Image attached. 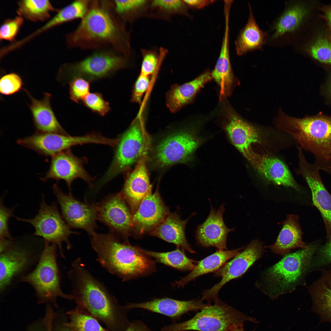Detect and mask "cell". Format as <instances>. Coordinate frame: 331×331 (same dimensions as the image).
<instances>
[{
  "label": "cell",
  "mask_w": 331,
  "mask_h": 331,
  "mask_svg": "<svg viewBox=\"0 0 331 331\" xmlns=\"http://www.w3.org/2000/svg\"><path fill=\"white\" fill-rule=\"evenodd\" d=\"M65 37L69 48L111 50L127 58L130 54L129 34L114 12L112 0H91L78 26Z\"/></svg>",
  "instance_id": "6da1fadb"
},
{
  "label": "cell",
  "mask_w": 331,
  "mask_h": 331,
  "mask_svg": "<svg viewBox=\"0 0 331 331\" xmlns=\"http://www.w3.org/2000/svg\"><path fill=\"white\" fill-rule=\"evenodd\" d=\"M97 260L110 273L123 281L146 276L156 271L155 261L140 248L121 242L112 233L96 232L90 236Z\"/></svg>",
  "instance_id": "7a4b0ae2"
},
{
  "label": "cell",
  "mask_w": 331,
  "mask_h": 331,
  "mask_svg": "<svg viewBox=\"0 0 331 331\" xmlns=\"http://www.w3.org/2000/svg\"><path fill=\"white\" fill-rule=\"evenodd\" d=\"M203 142L192 127L176 124L150 135L147 154L149 171L162 174L175 165L188 163Z\"/></svg>",
  "instance_id": "3957f363"
},
{
  "label": "cell",
  "mask_w": 331,
  "mask_h": 331,
  "mask_svg": "<svg viewBox=\"0 0 331 331\" xmlns=\"http://www.w3.org/2000/svg\"><path fill=\"white\" fill-rule=\"evenodd\" d=\"M275 125L291 135L302 149L311 152L320 170L331 167V116L318 114L297 118L280 112Z\"/></svg>",
  "instance_id": "277c9868"
},
{
  "label": "cell",
  "mask_w": 331,
  "mask_h": 331,
  "mask_svg": "<svg viewBox=\"0 0 331 331\" xmlns=\"http://www.w3.org/2000/svg\"><path fill=\"white\" fill-rule=\"evenodd\" d=\"M72 285L71 294L78 307L113 326L117 320L119 306L104 286L87 269L80 258L72 263L68 274Z\"/></svg>",
  "instance_id": "5b68a950"
},
{
  "label": "cell",
  "mask_w": 331,
  "mask_h": 331,
  "mask_svg": "<svg viewBox=\"0 0 331 331\" xmlns=\"http://www.w3.org/2000/svg\"><path fill=\"white\" fill-rule=\"evenodd\" d=\"M317 244L308 245L295 252L286 254L275 264L263 272L256 285L272 299L292 292L310 270Z\"/></svg>",
  "instance_id": "8992f818"
},
{
  "label": "cell",
  "mask_w": 331,
  "mask_h": 331,
  "mask_svg": "<svg viewBox=\"0 0 331 331\" xmlns=\"http://www.w3.org/2000/svg\"><path fill=\"white\" fill-rule=\"evenodd\" d=\"M44 242L35 267L22 276L20 282L27 283L33 288L39 303L50 302L57 307L58 297L68 300H72L73 298L71 295L64 293L61 289L57 245Z\"/></svg>",
  "instance_id": "52a82bcc"
},
{
  "label": "cell",
  "mask_w": 331,
  "mask_h": 331,
  "mask_svg": "<svg viewBox=\"0 0 331 331\" xmlns=\"http://www.w3.org/2000/svg\"><path fill=\"white\" fill-rule=\"evenodd\" d=\"M145 123L143 117L139 114L120 136L112 161L97 184L98 188L119 174L131 169L143 152L148 149L150 135L146 130Z\"/></svg>",
  "instance_id": "ba28073f"
},
{
  "label": "cell",
  "mask_w": 331,
  "mask_h": 331,
  "mask_svg": "<svg viewBox=\"0 0 331 331\" xmlns=\"http://www.w3.org/2000/svg\"><path fill=\"white\" fill-rule=\"evenodd\" d=\"M196 313L192 318L179 323L164 325L161 331H227L234 325H243L249 321L256 323L253 317L245 315L218 299Z\"/></svg>",
  "instance_id": "9c48e42d"
},
{
  "label": "cell",
  "mask_w": 331,
  "mask_h": 331,
  "mask_svg": "<svg viewBox=\"0 0 331 331\" xmlns=\"http://www.w3.org/2000/svg\"><path fill=\"white\" fill-rule=\"evenodd\" d=\"M127 65V58L111 50H101L81 60L63 64L59 76L66 82L77 78L91 82L110 76Z\"/></svg>",
  "instance_id": "30bf717a"
},
{
  "label": "cell",
  "mask_w": 331,
  "mask_h": 331,
  "mask_svg": "<svg viewBox=\"0 0 331 331\" xmlns=\"http://www.w3.org/2000/svg\"><path fill=\"white\" fill-rule=\"evenodd\" d=\"M17 219L29 223L32 226L35 230L34 235L42 237L44 241L55 244L60 257L63 258L65 257L63 249V243H65L67 248L70 249L72 246L69 239L70 236L72 234H78V233L71 230L59 213L55 203L47 204L43 195L38 212L33 218H17Z\"/></svg>",
  "instance_id": "8fae6325"
},
{
  "label": "cell",
  "mask_w": 331,
  "mask_h": 331,
  "mask_svg": "<svg viewBox=\"0 0 331 331\" xmlns=\"http://www.w3.org/2000/svg\"><path fill=\"white\" fill-rule=\"evenodd\" d=\"M105 138L96 133L74 136L55 133L36 132L17 140L18 144L46 156H52L71 146L87 143L104 144Z\"/></svg>",
  "instance_id": "7c38bea8"
},
{
  "label": "cell",
  "mask_w": 331,
  "mask_h": 331,
  "mask_svg": "<svg viewBox=\"0 0 331 331\" xmlns=\"http://www.w3.org/2000/svg\"><path fill=\"white\" fill-rule=\"evenodd\" d=\"M224 128L232 144L256 170L260 164L262 155L254 152L253 144L262 143V137L258 130L244 120L230 108L224 112Z\"/></svg>",
  "instance_id": "4fadbf2b"
},
{
  "label": "cell",
  "mask_w": 331,
  "mask_h": 331,
  "mask_svg": "<svg viewBox=\"0 0 331 331\" xmlns=\"http://www.w3.org/2000/svg\"><path fill=\"white\" fill-rule=\"evenodd\" d=\"M32 250L14 241L0 251L1 293L5 292L16 278L20 276L21 278L38 262L41 252L34 253Z\"/></svg>",
  "instance_id": "5bb4252c"
},
{
  "label": "cell",
  "mask_w": 331,
  "mask_h": 331,
  "mask_svg": "<svg viewBox=\"0 0 331 331\" xmlns=\"http://www.w3.org/2000/svg\"><path fill=\"white\" fill-rule=\"evenodd\" d=\"M266 247L257 240L252 241L243 251L226 262L216 272L215 276L221 277V281L203 293L201 299L208 304L217 299L218 293L222 287L230 281L243 274L257 260L261 257Z\"/></svg>",
  "instance_id": "9a60e30c"
},
{
  "label": "cell",
  "mask_w": 331,
  "mask_h": 331,
  "mask_svg": "<svg viewBox=\"0 0 331 331\" xmlns=\"http://www.w3.org/2000/svg\"><path fill=\"white\" fill-rule=\"evenodd\" d=\"M94 205L97 219L112 233L127 240L131 234L132 214L120 193L110 195Z\"/></svg>",
  "instance_id": "2e32d148"
},
{
  "label": "cell",
  "mask_w": 331,
  "mask_h": 331,
  "mask_svg": "<svg viewBox=\"0 0 331 331\" xmlns=\"http://www.w3.org/2000/svg\"><path fill=\"white\" fill-rule=\"evenodd\" d=\"M52 189L63 217L69 227L84 230L90 236L95 233L97 218L94 204L81 202L71 192L64 193L56 184H53Z\"/></svg>",
  "instance_id": "e0dca14e"
},
{
  "label": "cell",
  "mask_w": 331,
  "mask_h": 331,
  "mask_svg": "<svg viewBox=\"0 0 331 331\" xmlns=\"http://www.w3.org/2000/svg\"><path fill=\"white\" fill-rule=\"evenodd\" d=\"M298 174L304 178L311 190L313 204L320 211L325 224L327 237L331 240V195L324 184L318 167L307 162L302 150L299 149Z\"/></svg>",
  "instance_id": "ac0fdd59"
},
{
  "label": "cell",
  "mask_w": 331,
  "mask_h": 331,
  "mask_svg": "<svg viewBox=\"0 0 331 331\" xmlns=\"http://www.w3.org/2000/svg\"><path fill=\"white\" fill-rule=\"evenodd\" d=\"M169 213L160 196L158 188L153 193L151 189L132 214L131 233L138 237L150 233Z\"/></svg>",
  "instance_id": "d6986e66"
},
{
  "label": "cell",
  "mask_w": 331,
  "mask_h": 331,
  "mask_svg": "<svg viewBox=\"0 0 331 331\" xmlns=\"http://www.w3.org/2000/svg\"><path fill=\"white\" fill-rule=\"evenodd\" d=\"M49 169L45 176L41 178L44 182L50 179L63 180L66 183L70 190L73 181L80 178L92 187L93 179L84 167V159L74 155L69 149L60 152L51 157Z\"/></svg>",
  "instance_id": "ffe728a7"
},
{
  "label": "cell",
  "mask_w": 331,
  "mask_h": 331,
  "mask_svg": "<svg viewBox=\"0 0 331 331\" xmlns=\"http://www.w3.org/2000/svg\"><path fill=\"white\" fill-rule=\"evenodd\" d=\"M148 150L142 153L134 168L127 172L124 184L120 192L132 214L152 189L147 164Z\"/></svg>",
  "instance_id": "44dd1931"
},
{
  "label": "cell",
  "mask_w": 331,
  "mask_h": 331,
  "mask_svg": "<svg viewBox=\"0 0 331 331\" xmlns=\"http://www.w3.org/2000/svg\"><path fill=\"white\" fill-rule=\"evenodd\" d=\"M207 217L197 228L195 236L197 243L204 247L214 246L218 250H226V239L228 233L234 230L225 224L223 215L225 211L224 204L216 210L211 205Z\"/></svg>",
  "instance_id": "7402d4cb"
},
{
  "label": "cell",
  "mask_w": 331,
  "mask_h": 331,
  "mask_svg": "<svg viewBox=\"0 0 331 331\" xmlns=\"http://www.w3.org/2000/svg\"><path fill=\"white\" fill-rule=\"evenodd\" d=\"M311 11V8L306 2L287 3L284 10L272 25L271 40L276 41L295 35L304 25Z\"/></svg>",
  "instance_id": "603a6c76"
},
{
  "label": "cell",
  "mask_w": 331,
  "mask_h": 331,
  "mask_svg": "<svg viewBox=\"0 0 331 331\" xmlns=\"http://www.w3.org/2000/svg\"><path fill=\"white\" fill-rule=\"evenodd\" d=\"M209 305L204 303L201 299L183 301L163 298L142 302L129 303L124 306L127 310L141 308L161 314L175 321L189 311L201 310Z\"/></svg>",
  "instance_id": "cb8c5ba5"
},
{
  "label": "cell",
  "mask_w": 331,
  "mask_h": 331,
  "mask_svg": "<svg viewBox=\"0 0 331 331\" xmlns=\"http://www.w3.org/2000/svg\"><path fill=\"white\" fill-rule=\"evenodd\" d=\"M31 100L29 107L36 132L68 135L58 120L51 107V95L47 92L43 98H34L26 89H24Z\"/></svg>",
  "instance_id": "d4e9b609"
},
{
  "label": "cell",
  "mask_w": 331,
  "mask_h": 331,
  "mask_svg": "<svg viewBox=\"0 0 331 331\" xmlns=\"http://www.w3.org/2000/svg\"><path fill=\"white\" fill-rule=\"evenodd\" d=\"M225 23L224 34L220 54L215 67L211 73L212 78L219 87L220 100L230 94L235 83L229 53V22L226 21Z\"/></svg>",
  "instance_id": "484cf974"
},
{
  "label": "cell",
  "mask_w": 331,
  "mask_h": 331,
  "mask_svg": "<svg viewBox=\"0 0 331 331\" xmlns=\"http://www.w3.org/2000/svg\"><path fill=\"white\" fill-rule=\"evenodd\" d=\"M212 79L211 73L205 71L196 78L181 85H172L166 95L167 108L175 113L190 103L204 86Z\"/></svg>",
  "instance_id": "4316f807"
},
{
  "label": "cell",
  "mask_w": 331,
  "mask_h": 331,
  "mask_svg": "<svg viewBox=\"0 0 331 331\" xmlns=\"http://www.w3.org/2000/svg\"><path fill=\"white\" fill-rule=\"evenodd\" d=\"M188 219L182 220L177 213H169L150 234L190 253H195L185 237V227Z\"/></svg>",
  "instance_id": "83f0119b"
},
{
  "label": "cell",
  "mask_w": 331,
  "mask_h": 331,
  "mask_svg": "<svg viewBox=\"0 0 331 331\" xmlns=\"http://www.w3.org/2000/svg\"><path fill=\"white\" fill-rule=\"evenodd\" d=\"M308 290L312 301V310L321 321L331 323V268L323 271Z\"/></svg>",
  "instance_id": "f1b7e54d"
},
{
  "label": "cell",
  "mask_w": 331,
  "mask_h": 331,
  "mask_svg": "<svg viewBox=\"0 0 331 331\" xmlns=\"http://www.w3.org/2000/svg\"><path fill=\"white\" fill-rule=\"evenodd\" d=\"M298 220L297 215H287L275 242L267 247L273 253L282 255L287 254L293 249L306 248L308 245L302 241Z\"/></svg>",
  "instance_id": "f546056e"
},
{
  "label": "cell",
  "mask_w": 331,
  "mask_h": 331,
  "mask_svg": "<svg viewBox=\"0 0 331 331\" xmlns=\"http://www.w3.org/2000/svg\"><path fill=\"white\" fill-rule=\"evenodd\" d=\"M245 248L241 247L236 249L228 250H218L214 253L197 262L193 269L188 275L175 281L173 285L183 287L191 281L202 275L215 272L229 260L238 254Z\"/></svg>",
  "instance_id": "4dcf8cb0"
},
{
  "label": "cell",
  "mask_w": 331,
  "mask_h": 331,
  "mask_svg": "<svg viewBox=\"0 0 331 331\" xmlns=\"http://www.w3.org/2000/svg\"><path fill=\"white\" fill-rule=\"evenodd\" d=\"M249 7V14L247 22L241 30L235 42L236 53L238 56L254 50L262 49L267 40V33L259 28L250 4Z\"/></svg>",
  "instance_id": "1f68e13d"
},
{
  "label": "cell",
  "mask_w": 331,
  "mask_h": 331,
  "mask_svg": "<svg viewBox=\"0 0 331 331\" xmlns=\"http://www.w3.org/2000/svg\"><path fill=\"white\" fill-rule=\"evenodd\" d=\"M257 171L267 181L291 187L297 191L300 190L287 166L276 158L262 155L261 162Z\"/></svg>",
  "instance_id": "d6a6232c"
},
{
  "label": "cell",
  "mask_w": 331,
  "mask_h": 331,
  "mask_svg": "<svg viewBox=\"0 0 331 331\" xmlns=\"http://www.w3.org/2000/svg\"><path fill=\"white\" fill-rule=\"evenodd\" d=\"M91 0H75L63 8L58 9L56 14L44 25L26 37L31 40L54 27L78 19H82L87 13Z\"/></svg>",
  "instance_id": "836d02e7"
},
{
  "label": "cell",
  "mask_w": 331,
  "mask_h": 331,
  "mask_svg": "<svg viewBox=\"0 0 331 331\" xmlns=\"http://www.w3.org/2000/svg\"><path fill=\"white\" fill-rule=\"evenodd\" d=\"M17 3L18 15L33 22L46 21L51 12L58 10L48 0H23Z\"/></svg>",
  "instance_id": "e575fe53"
},
{
  "label": "cell",
  "mask_w": 331,
  "mask_h": 331,
  "mask_svg": "<svg viewBox=\"0 0 331 331\" xmlns=\"http://www.w3.org/2000/svg\"><path fill=\"white\" fill-rule=\"evenodd\" d=\"M141 250L158 262L177 269L187 271L192 270L197 262L188 258L184 250L177 247L175 250L166 252L150 251L140 248Z\"/></svg>",
  "instance_id": "d590c367"
},
{
  "label": "cell",
  "mask_w": 331,
  "mask_h": 331,
  "mask_svg": "<svg viewBox=\"0 0 331 331\" xmlns=\"http://www.w3.org/2000/svg\"><path fill=\"white\" fill-rule=\"evenodd\" d=\"M305 53L321 64L331 65V41L328 34L315 35L304 46Z\"/></svg>",
  "instance_id": "8d00e7d4"
},
{
  "label": "cell",
  "mask_w": 331,
  "mask_h": 331,
  "mask_svg": "<svg viewBox=\"0 0 331 331\" xmlns=\"http://www.w3.org/2000/svg\"><path fill=\"white\" fill-rule=\"evenodd\" d=\"M67 314L69 321L63 325L71 331H107L95 318L78 307Z\"/></svg>",
  "instance_id": "74e56055"
},
{
  "label": "cell",
  "mask_w": 331,
  "mask_h": 331,
  "mask_svg": "<svg viewBox=\"0 0 331 331\" xmlns=\"http://www.w3.org/2000/svg\"><path fill=\"white\" fill-rule=\"evenodd\" d=\"M148 2L145 0H112L114 12L124 23L131 21L135 15L146 7Z\"/></svg>",
  "instance_id": "f35d334b"
},
{
  "label": "cell",
  "mask_w": 331,
  "mask_h": 331,
  "mask_svg": "<svg viewBox=\"0 0 331 331\" xmlns=\"http://www.w3.org/2000/svg\"><path fill=\"white\" fill-rule=\"evenodd\" d=\"M141 52L142 60L140 74L147 76L152 75L156 71L167 52L162 48L158 52L146 49H142Z\"/></svg>",
  "instance_id": "ab89813d"
},
{
  "label": "cell",
  "mask_w": 331,
  "mask_h": 331,
  "mask_svg": "<svg viewBox=\"0 0 331 331\" xmlns=\"http://www.w3.org/2000/svg\"><path fill=\"white\" fill-rule=\"evenodd\" d=\"M150 3L153 10L161 14L172 15L187 12V6L183 0H154Z\"/></svg>",
  "instance_id": "60d3db41"
},
{
  "label": "cell",
  "mask_w": 331,
  "mask_h": 331,
  "mask_svg": "<svg viewBox=\"0 0 331 331\" xmlns=\"http://www.w3.org/2000/svg\"><path fill=\"white\" fill-rule=\"evenodd\" d=\"M84 105L93 112L104 116L110 110L109 103L104 99L99 92L89 93L83 100Z\"/></svg>",
  "instance_id": "b9f144b4"
},
{
  "label": "cell",
  "mask_w": 331,
  "mask_h": 331,
  "mask_svg": "<svg viewBox=\"0 0 331 331\" xmlns=\"http://www.w3.org/2000/svg\"><path fill=\"white\" fill-rule=\"evenodd\" d=\"M24 22V18L19 15L13 18L5 19L0 27V40L14 41Z\"/></svg>",
  "instance_id": "7bdbcfd3"
},
{
  "label": "cell",
  "mask_w": 331,
  "mask_h": 331,
  "mask_svg": "<svg viewBox=\"0 0 331 331\" xmlns=\"http://www.w3.org/2000/svg\"><path fill=\"white\" fill-rule=\"evenodd\" d=\"M90 82L81 78H75L70 81V98L73 101L79 103L89 93Z\"/></svg>",
  "instance_id": "ee69618b"
},
{
  "label": "cell",
  "mask_w": 331,
  "mask_h": 331,
  "mask_svg": "<svg viewBox=\"0 0 331 331\" xmlns=\"http://www.w3.org/2000/svg\"><path fill=\"white\" fill-rule=\"evenodd\" d=\"M23 82L21 76L15 73L3 75L0 80V92L6 96L14 94L22 88Z\"/></svg>",
  "instance_id": "f6af8a7d"
},
{
  "label": "cell",
  "mask_w": 331,
  "mask_h": 331,
  "mask_svg": "<svg viewBox=\"0 0 331 331\" xmlns=\"http://www.w3.org/2000/svg\"><path fill=\"white\" fill-rule=\"evenodd\" d=\"M150 84L149 76L140 74L133 86L131 101L132 102L141 104L143 97L149 89Z\"/></svg>",
  "instance_id": "bcb514c9"
},
{
  "label": "cell",
  "mask_w": 331,
  "mask_h": 331,
  "mask_svg": "<svg viewBox=\"0 0 331 331\" xmlns=\"http://www.w3.org/2000/svg\"><path fill=\"white\" fill-rule=\"evenodd\" d=\"M14 209L9 208L3 204L2 198L0 200V238H6L11 240L15 239L11 236L9 228V221L11 217L14 216Z\"/></svg>",
  "instance_id": "7dc6e473"
},
{
  "label": "cell",
  "mask_w": 331,
  "mask_h": 331,
  "mask_svg": "<svg viewBox=\"0 0 331 331\" xmlns=\"http://www.w3.org/2000/svg\"><path fill=\"white\" fill-rule=\"evenodd\" d=\"M331 264V240L320 249L314 260H312L310 268H316Z\"/></svg>",
  "instance_id": "c3c4849f"
},
{
  "label": "cell",
  "mask_w": 331,
  "mask_h": 331,
  "mask_svg": "<svg viewBox=\"0 0 331 331\" xmlns=\"http://www.w3.org/2000/svg\"><path fill=\"white\" fill-rule=\"evenodd\" d=\"M183 1L187 6L197 9L203 8L215 1L207 0H183Z\"/></svg>",
  "instance_id": "681fc988"
},
{
  "label": "cell",
  "mask_w": 331,
  "mask_h": 331,
  "mask_svg": "<svg viewBox=\"0 0 331 331\" xmlns=\"http://www.w3.org/2000/svg\"><path fill=\"white\" fill-rule=\"evenodd\" d=\"M125 331H153L140 320L130 322Z\"/></svg>",
  "instance_id": "f907efd6"
},
{
  "label": "cell",
  "mask_w": 331,
  "mask_h": 331,
  "mask_svg": "<svg viewBox=\"0 0 331 331\" xmlns=\"http://www.w3.org/2000/svg\"><path fill=\"white\" fill-rule=\"evenodd\" d=\"M321 17L325 21L328 30H331V4L323 6L321 8Z\"/></svg>",
  "instance_id": "816d5d0a"
},
{
  "label": "cell",
  "mask_w": 331,
  "mask_h": 331,
  "mask_svg": "<svg viewBox=\"0 0 331 331\" xmlns=\"http://www.w3.org/2000/svg\"><path fill=\"white\" fill-rule=\"evenodd\" d=\"M227 331H245L243 327V325H234L230 327Z\"/></svg>",
  "instance_id": "f5cc1de1"
},
{
  "label": "cell",
  "mask_w": 331,
  "mask_h": 331,
  "mask_svg": "<svg viewBox=\"0 0 331 331\" xmlns=\"http://www.w3.org/2000/svg\"><path fill=\"white\" fill-rule=\"evenodd\" d=\"M48 329L47 331H71L68 328L66 327V328H56L54 329L53 330L51 329V327H50L49 324H48Z\"/></svg>",
  "instance_id": "db71d44e"
},
{
  "label": "cell",
  "mask_w": 331,
  "mask_h": 331,
  "mask_svg": "<svg viewBox=\"0 0 331 331\" xmlns=\"http://www.w3.org/2000/svg\"><path fill=\"white\" fill-rule=\"evenodd\" d=\"M328 90L329 94L331 96V79L330 81V82L329 84V85L328 87Z\"/></svg>",
  "instance_id": "11a10c76"
},
{
  "label": "cell",
  "mask_w": 331,
  "mask_h": 331,
  "mask_svg": "<svg viewBox=\"0 0 331 331\" xmlns=\"http://www.w3.org/2000/svg\"><path fill=\"white\" fill-rule=\"evenodd\" d=\"M328 35L330 40L331 41V30H328Z\"/></svg>",
  "instance_id": "9f6ffc18"
}]
</instances>
